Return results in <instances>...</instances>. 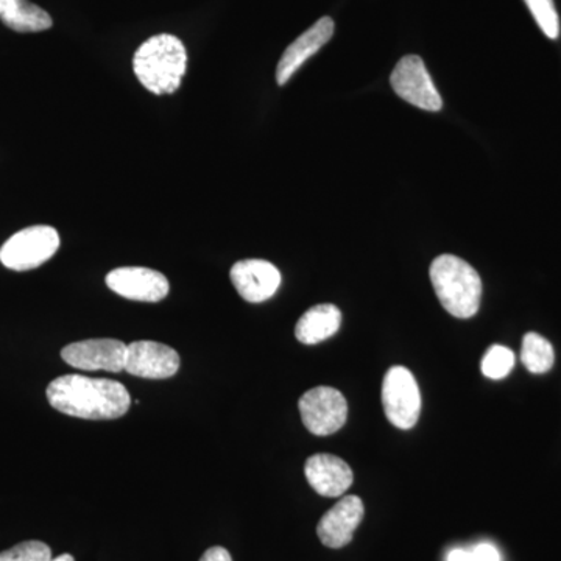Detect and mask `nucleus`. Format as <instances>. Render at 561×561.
<instances>
[{"instance_id": "obj_1", "label": "nucleus", "mask_w": 561, "mask_h": 561, "mask_svg": "<svg viewBox=\"0 0 561 561\" xmlns=\"http://www.w3.org/2000/svg\"><path fill=\"white\" fill-rule=\"evenodd\" d=\"M47 400L55 411L83 420H116L131 405L128 390L113 379L66 375L47 387Z\"/></svg>"}, {"instance_id": "obj_2", "label": "nucleus", "mask_w": 561, "mask_h": 561, "mask_svg": "<svg viewBox=\"0 0 561 561\" xmlns=\"http://www.w3.org/2000/svg\"><path fill=\"white\" fill-rule=\"evenodd\" d=\"M133 70L151 94H173L179 91L187 70V50L183 41L168 33L151 36L136 50Z\"/></svg>"}, {"instance_id": "obj_3", "label": "nucleus", "mask_w": 561, "mask_h": 561, "mask_svg": "<svg viewBox=\"0 0 561 561\" xmlns=\"http://www.w3.org/2000/svg\"><path fill=\"white\" fill-rule=\"evenodd\" d=\"M431 280L443 308L457 319H471L482 300V279L467 261L442 254L431 264Z\"/></svg>"}, {"instance_id": "obj_4", "label": "nucleus", "mask_w": 561, "mask_h": 561, "mask_svg": "<svg viewBox=\"0 0 561 561\" xmlns=\"http://www.w3.org/2000/svg\"><path fill=\"white\" fill-rule=\"evenodd\" d=\"M60 249V234L47 225L25 228L0 249V262L14 272H27L50 260Z\"/></svg>"}, {"instance_id": "obj_5", "label": "nucleus", "mask_w": 561, "mask_h": 561, "mask_svg": "<svg viewBox=\"0 0 561 561\" xmlns=\"http://www.w3.org/2000/svg\"><path fill=\"white\" fill-rule=\"evenodd\" d=\"M382 404L387 419L398 430H412L419 423L421 393L419 382L405 367H391L382 383Z\"/></svg>"}, {"instance_id": "obj_6", "label": "nucleus", "mask_w": 561, "mask_h": 561, "mask_svg": "<svg viewBox=\"0 0 561 561\" xmlns=\"http://www.w3.org/2000/svg\"><path fill=\"white\" fill-rule=\"evenodd\" d=\"M306 430L317 437H328L345 426L348 402L334 387H316L306 391L298 401Z\"/></svg>"}, {"instance_id": "obj_7", "label": "nucleus", "mask_w": 561, "mask_h": 561, "mask_svg": "<svg viewBox=\"0 0 561 561\" xmlns=\"http://www.w3.org/2000/svg\"><path fill=\"white\" fill-rule=\"evenodd\" d=\"M391 88L398 95L416 108L440 111V92L435 88L430 70L416 55L401 58L390 77Z\"/></svg>"}, {"instance_id": "obj_8", "label": "nucleus", "mask_w": 561, "mask_h": 561, "mask_svg": "<svg viewBox=\"0 0 561 561\" xmlns=\"http://www.w3.org/2000/svg\"><path fill=\"white\" fill-rule=\"evenodd\" d=\"M127 345L116 339H91L70 343L61 350V357L70 367L87 371H124Z\"/></svg>"}, {"instance_id": "obj_9", "label": "nucleus", "mask_w": 561, "mask_h": 561, "mask_svg": "<svg viewBox=\"0 0 561 561\" xmlns=\"http://www.w3.org/2000/svg\"><path fill=\"white\" fill-rule=\"evenodd\" d=\"M106 286L114 294L131 301L158 302L171 290L169 280L161 272L146 267H121L106 275Z\"/></svg>"}, {"instance_id": "obj_10", "label": "nucleus", "mask_w": 561, "mask_h": 561, "mask_svg": "<svg viewBox=\"0 0 561 561\" xmlns=\"http://www.w3.org/2000/svg\"><path fill=\"white\" fill-rule=\"evenodd\" d=\"M124 370L146 379H168L180 370V356L164 343L139 341L127 346Z\"/></svg>"}, {"instance_id": "obj_11", "label": "nucleus", "mask_w": 561, "mask_h": 561, "mask_svg": "<svg viewBox=\"0 0 561 561\" xmlns=\"http://www.w3.org/2000/svg\"><path fill=\"white\" fill-rule=\"evenodd\" d=\"M231 283L243 300L262 302L271 300L280 286V273L272 262L245 260L232 265Z\"/></svg>"}, {"instance_id": "obj_12", "label": "nucleus", "mask_w": 561, "mask_h": 561, "mask_svg": "<svg viewBox=\"0 0 561 561\" xmlns=\"http://www.w3.org/2000/svg\"><path fill=\"white\" fill-rule=\"evenodd\" d=\"M364 502L360 497H342L330 512L324 513L317 526V535L327 548L342 549L353 541L354 531L364 519Z\"/></svg>"}, {"instance_id": "obj_13", "label": "nucleus", "mask_w": 561, "mask_h": 561, "mask_svg": "<svg viewBox=\"0 0 561 561\" xmlns=\"http://www.w3.org/2000/svg\"><path fill=\"white\" fill-rule=\"evenodd\" d=\"M334 28V21L331 18H321L284 50L276 68V81L279 87H284L309 58L313 57L324 44L330 43Z\"/></svg>"}, {"instance_id": "obj_14", "label": "nucleus", "mask_w": 561, "mask_h": 561, "mask_svg": "<svg viewBox=\"0 0 561 561\" xmlns=\"http://www.w3.org/2000/svg\"><path fill=\"white\" fill-rule=\"evenodd\" d=\"M305 474L309 485L320 496L339 497L353 485V471L341 457L331 454H316L305 465Z\"/></svg>"}, {"instance_id": "obj_15", "label": "nucleus", "mask_w": 561, "mask_h": 561, "mask_svg": "<svg viewBox=\"0 0 561 561\" xmlns=\"http://www.w3.org/2000/svg\"><path fill=\"white\" fill-rule=\"evenodd\" d=\"M342 312L334 305L313 306L298 320L295 335L302 345H317L328 341L341 330Z\"/></svg>"}, {"instance_id": "obj_16", "label": "nucleus", "mask_w": 561, "mask_h": 561, "mask_svg": "<svg viewBox=\"0 0 561 561\" xmlns=\"http://www.w3.org/2000/svg\"><path fill=\"white\" fill-rule=\"evenodd\" d=\"M0 20L18 33L49 31L54 24L47 11L28 0H0Z\"/></svg>"}, {"instance_id": "obj_17", "label": "nucleus", "mask_w": 561, "mask_h": 561, "mask_svg": "<svg viewBox=\"0 0 561 561\" xmlns=\"http://www.w3.org/2000/svg\"><path fill=\"white\" fill-rule=\"evenodd\" d=\"M522 359L524 367L534 375H542L548 373L553 367L556 354L551 343L541 337L540 334L529 332L524 335Z\"/></svg>"}, {"instance_id": "obj_18", "label": "nucleus", "mask_w": 561, "mask_h": 561, "mask_svg": "<svg viewBox=\"0 0 561 561\" xmlns=\"http://www.w3.org/2000/svg\"><path fill=\"white\" fill-rule=\"evenodd\" d=\"M513 367H515V354L507 346H490L482 359L483 375L494 381L507 378Z\"/></svg>"}, {"instance_id": "obj_19", "label": "nucleus", "mask_w": 561, "mask_h": 561, "mask_svg": "<svg viewBox=\"0 0 561 561\" xmlns=\"http://www.w3.org/2000/svg\"><path fill=\"white\" fill-rule=\"evenodd\" d=\"M529 7L531 16L540 25L548 38L557 39L560 35V20L553 0H524Z\"/></svg>"}, {"instance_id": "obj_20", "label": "nucleus", "mask_w": 561, "mask_h": 561, "mask_svg": "<svg viewBox=\"0 0 561 561\" xmlns=\"http://www.w3.org/2000/svg\"><path fill=\"white\" fill-rule=\"evenodd\" d=\"M51 551L43 541H24L9 551L0 552V561H49Z\"/></svg>"}, {"instance_id": "obj_21", "label": "nucleus", "mask_w": 561, "mask_h": 561, "mask_svg": "<svg viewBox=\"0 0 561 561\" xmlns=\"http://www.w3.org/2000/svg\"><path fill=\"white\" fill-rule=\"evenodd\" d=\"M472 561H501V553L490 542H481L471 549Z\"/></svg>"}, {"instance_id": "obj_22", "label": "nucleus", "mask_w": 561, "mask_h": 561, "mask_svg": "<svg viewBox=\"0 0 561 561\" xmlns=\"http://www.w3.org/2000/svg\"><path fill=\"white\" fill-rule=\"evenodd\" d=\"M201 561H232V559L227 549L216 546V548H210L203 553Z\"/></svg>"}, {"instance_id": "obj_23", "label": "nucleus", "mask_w": 561, "mask_h": 561, "mask_svg": "<svg viewBox=\"0 0 561 561\" xmlns=\"http://www.w3.org/2000/svg\"><path fill=\"white\" fill-rule=\"evenodd\" d=\"M448 561H472L471 551L454 549V551L448 553Z\"/></svg>"}, {"instance_id": "obj_24", "label": "nucleus", "mask_w": 561, "mask_h": 561, "mask_svg": "<svg viewBox=\"0 0 561 561\" xmlns=\"http://www.w3.org/2000/svg\"><path fill=\"white\" fill-rule=\"evenodd\" d=\"M49 561H76L70 553H62V556L57 557V559H50Z\"/></svg>"}]
</instances>
